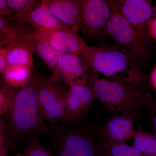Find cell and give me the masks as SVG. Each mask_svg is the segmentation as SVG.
<instances>
[{
  "mask_svg": "<svg viewBox=\"0 0 156 156\" xmlns=\"http://www.w3.org/2000/svg\"><path fill=\"white\" fill-rule=\"evenodd\" d=\"M80 57L89 70L98 77L109 81H126L145 85L139 64L118 44L86 46Z\"/></svg>",
  "mask_w": 156,
  "mask_h": 156,
  "instance_id": "cell-1",
  "label": "cell"
},
{
  "mask_svg": "<svg viewBox=\"0 0 156 156\" xmlns=\"http://www.w3.org/2000/svg\"><path fill=\"white\" fill-rule=\"evenodd\" d=\"M97 98L93 88L89 85H76L69 87L65 96V105L70 124L86 116Z\"/></svg>",
  "mask_w": 156,
  "mask_h": 156,
  "instance_id": "cell-10",
  "label": "cell"
},
{
  "mask_svg": "<svg viewBox=\"0 0 156 156\" xmlns=\"http://www.w3.org/2000/svg\"><path fill=\"white\" fill-rule=\"evenodd\" d=\"M40 58L52 72L58 65V58L62 53L46 42L36 41L31 42Z\"/></svg>",
  "mask_w": 156,
  "mask_h": 156,
  "instance_id": "cell-19",
  "label": "cell"
},
{
  "mask_svg": "<svg viewBox=\"0 0 156 156\" xmlns=\"http://www.w3.org/2000/svg\"><path fill=\"white\" fill-rule=\"evenodd\" d=\"M139 117L128 113L113 115L95 133L115 142L126 143L133 138L135 130L134 125Z\"/></svg>",
  "mask_w": 156,
  "mask_h": 156,
  "instance_id": "cell-11",
  "label": "cell"
},
{
  "mask_svg": "<svg viewBox=\"0 0 156 156\" xmlns=\"http://www.w3.org/2000/svg\"><path fill=\"white\" fill-rule=\"evenodd\" d=\"M95 150L97 156H110L98 144L96 141L95 144Z\"/></svg>",
  "mask_w": 156,
  "mask_h": 156,
  "instance_id": "cell-29",
  "label": "cell"
},
{
  "mask_svg": "<svg viewBox=\"0 0 156 156\" xmlns=\"http://www.w3.org/2000/svg\"><path fill=\"white\" fill-rule=\"evenodd\" d=\"M5 81L11 88H20L25 86L32 79V69L19 66H7L3 73Z\"/></svg>",
  "mask_w": 156,
  "mask_h": 156,
  "instance_id": "cell-17",
  "label": "cell"
},
{
  "mask_svg": "<svg viewBox=\"0 0 156 156\" xmlns=\"http://www.w3.org/2000/svg\"><path fill=\"white\" fill-rule=\"evenodd\" d=\"M14 92L13 88L9 86L0 89V115L8 112Z\"/></svg>",
  "mask_w": 156,
  "mask_h": 156,
  "instance_id": "cell-22",
  "label": "cell"
},
{
  "mask_svg": "<svg viewBox=\"0 0 156 156\" xmlns=\"http://www.w3.org/2000/svg\"><path fill=\"white\" fill-rule=\"evenodd\" d=\"M148 31L149 34L151 39H156V18L154 16L151 18L147 23Z\"/></svg>",
  "mask_w": 156,
  "mask_h": 156,
  "instance_id": "cell-25",
  "label": "cell"
},
{
  "mask_svg": "<svg viewBox=\"0 0 156 156\" xmlns=\"http://www.w3.org/2000/svg\"><path fill=\"white\" fill-rule=\"evenodd\" d=\"M7 48L0 49V73H3L7 67L5 57Z\"/></svg>",
  "mask_w": 156,
  "mask_h": 156,
  "instance_id": "cell-27",
  "label": "cell"
},
{
  "mask_svg": "<svg viewBox=\"0 0 156 156\" xmlns=\"http://www.w3.org/2000/svg\"><path fill=\"white\" fill-rule=\"evenodd\" d=\"M144 108L147 109L150 120L152 134L156 135V105L155 100L151 95L146 101Z\"/></svg>",
  "mask_w": 156,
  "mask_h": 156,
  "instance_id": "cell-23",
  "label": "cell"
},
{
  "mask_svg": "<svg viewBox=\"0 0 156 156\" xmlns=\"http://www.w3.org/2000/svg\"><path fill=\"white\" fill-rule=\"evenodd\" d=\"M126 19L146 44L152 46L148 31L149 20L155 16V8L145 0L115 1Z\"/></svg>",
  "mask_w": 156,
  "mask_h": 156,
  "instance_id": "cell-7",
  "label": "cell"
},
{
  "mask_svg": "<svg viewBox=\"0 0 156 156\" xmlns=\"http://www.w3.org/2000/svg\"><path fill=\"white\" fill-rule=\"evenodd\" d=\"M4 127L0 128V156H7V149L4 136Z\"/></svg>",
  "mask_w": 156,
  "mask_h": 156,
  "instance_id": "cell-26",
  "label": "cell"
},
{
  "mask_svg": "<svg viewBox=\"0 0 156 156\" xmlns=\"http://www.w3.org/2000/svg\"><path fill=\"white\" fill-rule=\"evenodd\" d=\"M51 13L65 25L77 33L82 23L79 0H43Z\"/></svg>",
  "mask_w": 156,
  "mask_h": 156,
  "instance_id": "cell-12",
  "label": "cell"
},
{
  "mask_svg": "<svg viewBox=\"0 0 156 156\" xmlns=\"http://www.w3.org/2000/svg\"><path fill=\"white\" fill-rule=\"evenodd\" d=\"M2 127H4V124L0 120V128H2Z\"/></svg>",
  "mask_w": 156,
  "mask_h": 156,
  "instance_id": "cell-31",
  "label": "cell"
},
{
  "mask_svg": "<svg viewBox=\"0 0 156 156\" xmlns=\"http://www.w3.org/2000/svg\"><path fill=\"white\" fill-rule=\"evenodd\" d=\"M88 68L78 55L62 53L58 65L50 78L51 80L63 83L69 87L88 84Z\"/></svg>",
  "mask_w": 156,
  "mask_h": 156,
  "instance_id": "cell-9",
  "label": "cell"
},
{
  "mask_svg": "<svg viewBox=\"0 0 156 156\" xmlns=\"http://www.w3.org/2000/svg\"><path fill=\"white\" fill-rule=\"evenodd\" d=\"M88 85L93 88L105 108L113 115L128 113L140 118L150 92L145 85L126 81H109L88 70Z\"/></svg>",
  "mask_w": 156,
  "mask_h": 156,
  "instance_id": "cell-2",
  "label": "cell"
},
{
  "mask_svg": "<svg viewBox=\"0 0 156 156\" xmlns=\"http://www.w3.org/2000/svg\"><path fill=\"white\" fill-rule=\"evenodd\" d=\"M81 30L89 38L106 35V28L112 13L109 1L80 0Z\"/></svg>",
  "mask_w": 156,
  "mask_h": 156,
  "instance_id": "cell-6",
  "label": "cell"
},
{
  "mask_svg": "<svg viewBox=\"0 0 156 156\" xmlns=\"http://www.w3.org/2000/svg\"><path fill=\"white\" fill-rule=\"evenodd\" d=\"M2 16H6L9 19L14 18L13 13L6 0H0V16L2 17Z\"/></svg>",
  "mask_w": 156,
  "mask_h": 156,
  "instance_id": "cell-24",
  "label": "cell"
},
{
  "mask_svg": "<svg viewBox=\"0 0 156 156\" xmlns=\"http://www.w3.org/2000/svg\"><path fill=\"white\" fill-rule=\"evenodd\" d=\"M150 82L151 86L155 91L156 90V66L153 69L150 74Z\"/></svg>",
  "mask_w": 156,
  "mask_h": 156,
  "instance_id": "cell-28",
  "label": "cell"
},
{
  "mask_svg": "<svg viewBox=\"0 0 156 156\" xmlns=\"http://www.w3.org/2000/svg\"><path fill=\"white\" fill-rule=\"evenodd\" d=\"M0 17H1V16H0Z\"/></svg>",
  "mask_w": 156,
  "mask_h": 156,
  "instance_id": "cell-32",
  "label": "cell"
},
{
  "mask_svg": "<svg viewBox=\"0 0 156 156\" xmlns=\"http://www.w3.org/2000/svg\"><path fill=\"white\" fill-rule=\"evenodd\" d=\"M29 42L41 41L46 42L62 53L80 56L86 46V43L75 32L61 30H35L27 35Z\"/></svg>",
  "mask_w": 156,
  "mask_h": 156,
  "instance_id": "cell-8",
  "label": "cell"
},
{
  "mask_svg": "<svg viewBox=\"0 0 156 156\" xmlns=\"http://www.w3.org/2000/svg\"><path fill=\"white\" fill-rule=\"evenodd\" d=\"M66 90L60 83L41 80L37 92L39 112L44 121L70 124L65 105Z\"/></svg>",
  "mask_w": 156,
  "mask_h": 156,
  "instance_id": "cell-5",
  "label": "cell"
},
{
  "mask_svg": "<svg viewBox=\"0 0 156 156\" xmlns=\"http://www.w3.org/2000/svg\"></svg>",
  "mask_w": 156,
  "mask_h": 156,
  "instance_id": "cell-33",
  "label": "cell"
},
{
  "mask_svg": "<svg viewBox=\"0 0 156 156\" xmlns=\"http://www.w3.org/2000/svg\"><path fill=\"white\" fill-rule=\"evenodd\" d=\"M5 57L7 66L34 67V48L31 42L27 41L8 43Z\"/></svg>",
  "mask_w": 156,
  "mask_h": 156,
  "instance_id": "cell-15",
  "label": "cell"
},
{
  "mask_svg": "<svg viewBox=\"0 0 156 156\" xmlns=\"http://www.w3.org/2000/svg\"><path fill=\"white\" fill-rule=\"evenodd\" d=\"M58 156H73L63 147L60 146L58 150Z\"/></svg>",
  "mask_w": 156,
  "mask_h": 156,
  "instance_id": "cell-30",
  "label": "cell"
},
{
  "mask_svg": "<svg viewBox=\"0 0 156 156\" xmlns=\"http://www.w3.org/2000/svg\"><path fill=\"white\" fill-rule=\"evenodd\" d=\"M109 2L112 13L106 26V34L127 50L138 64L142 63L150 55L149 45L122 14L115 2Z\"/></svg>",
  "mask_w": 156,
  "mask_h": 156,
  "instance_id": "cell-4",
  "label": "cell"
},
{
  "mask_svg": "<svg viewBox=\"0 0 156 156\" xmlns=\"http://www.w3.org/2000/svg\"><path fill=\"white\" fill-rule=\"evenodd\" d=\"M95 141L110 156H149L126 143L115 142L98 135L90 129Z\"/></svg>",
  "mask_w": 156,
  "mask_h": 156,
  "instance_id": "cell-16",
  "label": "cell"
},
{
  "mask_svg": "<svg viewBox=\"0 0 156 156\" xmlns=\"http://www.w3.org/2000/svg\"><path fill=\"white\" fill-rule=\"evenodd\" d=\"M23 21L30 24L35 30L74 32L53 15L43 0L40 1L38 5L26 15Z\"/></svg>",
  "mask_w": 156,
  "mask_h": 156,
  "instance_id": "cell-13",
  "label": "cell"
},
{
  "mask_svg": "<svg viewBox=\"0 0 156 156\" xmlns=\"http://www.w3.org/2000/svg\"><path fill=\"white\" fill-rule=\"evenodd\" d=\"M41 80L32 78L27 85L14 91L6 114L9 129L15 137L21 138L47 131L37 101V92Z\"/></svg>",
  "mask_w": 156,
  "mask_h": 156,
  "instance_id": "cell-3",
  "label": "cell"
},
{
  "mask_svg": "<svg viewBox=\"0 0 156 156\" xmlns=\"http://www.w3.org/2000/svg\"><path fill=\"white\" fill-rule=\"evenodd\" d=\"M18 156H54L38 140H32L27 144L24 152Z\"/></svg>",
  "mask_w": 156,
  "mask_h": 156,
  "instance_id": "cell-21",
  "label": "cell"
},
{
  "mask_svg": "<svg viewBox=\"0 0 156 156\" xmlns=\"http://www.w3.org/2000/svg\"><path fill=\"white\" fill-rule=\"evenodd\" d=\"M132 139V146L136 149L148 156H156V135L145 132L139 126Z\"/></svg>",
  "mask_w": 156,
  "mask_h": 156,
  "instance_id": "cell-18",
  "label": "cell"
},
{
  "mask_svg": "<svg viewBox=\"0 0 156 156\" xmlns=\"http://www.w3.org/2000/svg\"><path fill=\"white\" fill-rule=\"evenodd\" d=\"M88 131L69 132L65 137L61 145L73 156H97L95 137L90 129Z\"/></svg>",
  "mask_w": 156,
  "mask_h": 156,
  "instance_id": "cell-14",
  "label": "cell"
},
{
  "mask_svg": "<svg viewBox=\"0 0 156 156\" xmlns=\"http://www.w3.org/2000/svg\"><path fill=\"white\" fill-rule=\"evenodd\" d=\"M14 18L18 21H23V18L33 9L37 7L40 1L35 0H7Z\"/></svg>",
  "mask_w": 156,
  "mask_h": 156,
  "instance_id": "cell-20",
  "label": "cell"
}]
</instances>
